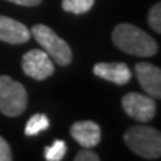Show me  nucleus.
Returning a JSON list of instances; mask_svg holds the SVG:
<instances>
[{"instance_id": "7ed1b4c3", "label": "nucleus", "mask_w": 161, "mask_h": 161, "mask_svg": "<svg viewBox=\"0 0 161 161\" xmlns=\"http://www.w3.org/2000/svg\"><path fill=\"white\" fill-rule=\"evenodd\" d=\"M30 33L33 35L36 42L43 48V51L57 64L67 66V64L72 63L73 54H72L70 46L52 29H49L45 24H36Z\"/></svg>"}, {"instance_id": "20e7f679", "label": "nucleus", "mask_w": 161, "mask_h": 161, "mask_svg": "<svg viewBox=\"0 0 161 161\" xmlns=\"http://www.w3.org/2000/svg\"><path fill=\"white\" fill-rule=\"evenodd\" d=\"M27 91L21 82L11 76H0V114L6 116H18L27 109Z\"/></svg>"}, {"instance_id": "1a4fd4ad", "label": "nucleus", "mask_w": 161, "mask_h": 161, "mask_svg": "<svg viewBox=\"0 0 161 161\" xmlns=\"http://www.w3.org/2000/svg\"><path fill=\"white\" fill-rule=\"evenodd\" d=\"M31 37L30 30L19 21L0 15V40L12 45L29 42Z\"/></svg>"}, {"instance_id": "6e6552de", "label": "nucleus", "mask_w": 161, "mask_h": 161, "mask_svg": "<svg viewBox=\"0 0 161 161\" xmlns=\"http://www.w3.org/2000/svg\"><path fill=\"white\" fill-rule=\"evenodd\" d=\"M70 134L82 148L86 149L96 148L102 139L100 127L94 121H76L70 127Z\"/></svg>"}, {"instance_id": "2eb2a0df", "label": "nucleus", "mask_w": 161, "mask_h": 161, "mask_svg": "<svg viewBox=\"0 0 161 161\" xmlns=\"http://www.w3.org/2000/svg\"><path fill=\"white\" fill-rule=\"evenodd\" d=\"M0 161H12L11 146L2 136H0Z\"/></svg>"}, {"instance_id": "9d476101", "label": "nucleus", "mask_w": 161, "mask_h": 161, "mask_svg": "<svg viewBox=\"0 0 161 161\" xmlns=\"http://www.w3.org/2000/svg\"><path fill=\"white\" fill-rule=\"evenodd\" d=\"M92 73L116 85H125L131 79V70L125 63H97L92 67Z\"/></svg>"}, {"instance_id": "9b49d317", "label": "nucleus", "mask_w": 161, "mask_h": 161, "mask_svg": "<svg viewBox=\"0 0 161 161\" xmlns=\"http://www.w3.org/2000/svg\"><path fill=\"white\" fill-rule=\"evenodd\" d=\"M49 127V119L48 116L43 115V114H36L27 121L25 124V134L27 136H36L39 133L48 130Z\"/></svg>"}, {"instance_id": "ddd939ff", "label": "nucleus", "mask_w": 161, "mask_h": 161, "mask_svg": "<svg viewBox=\"0 0 161 161\" xmlns=\"http://www.w3.org/2000/svg\"><path fill=\"white\" fill-rule=\"evenodd\" d=\"M67 152V146L63 140H55L51 146L45 148V158L48 161H61Z\"/></svg>"}, {"instance_id": "f3484780", "label": "nucleus", "mask_w": 161, "mask_h": 161, "mask_svg": "<svg viewBox=\"0 0 161 161\" xmlns=\"http://www.w3.org/2000/svg\"><path fill=\"white\" fill-rule=\"evenodd\" d=\"M8 2L19 6H37L42 3V0H8Z\"/></svg>"}, {"instance_id": "f8f14e48", "label": "nucleus", "mask_w": 161, "mask_h": 161, "mask_svg": "<svg viewBox=\"0 0 161 161\" xmlns=\"http://www.w3.org/2000/svg\"><path fill=\"white\" fill-rule=\"evenodd\" d=\"M96 0H63L61 6L66 12L70 14H85L94 6Z\"/></svg>"}, {"instance_id": "39448f33", "label": "nucleus", "mask_w": 161, "mask_h": 161, "mask_svg": "<svg viewBox=\"0 0 161 161\" xmlns=\"http://www.w3.org/2000/svg\"><path fill=\"white\" fill-rule=\"evenodd\" d=\"M122 109L127 115L139 122H148L155 116V100L151 96H143L139 92H128L122 97Z\"/></svg>"}, {"instance_id": "f257e3e1", "label": "nucleus", "mask_w": 161, "mask_h": 161, "mask_svg": "<svg viewBox=\"0 0 161 161\" xmlns=\"http://www.w3.org/2000/svg\"><path fill=\"white\" fill-rule=\"evenodd\" d=\"M112 42L122 52L136 57H152L158 51L155 39L133 24H118L112 31Z\"/></svg>"}, {"instance_id": "423d86ee", "label": "nucleus", "mask_w": 161, "mask_h": 161, "mask_svg": "<svg viewBox=\"0 0 161 161\" xmlns=\"http://www.w3.org/2000/svg\"><path fill=\"white\" fill-rule=\"evenodd\" d=\"M54 63L42 49H30L23 57V72L36 80H43L54 75Z\"/></svg>"}, {"instance_id": "4468645a", "label": "nucleus", "mask_w": 161, "mask_h": 161, "mask_svg": "<svg viewBox=\"0 0 161 161\" xmlns=\"http://www.w3.org/2000/svg\"><path fill=\"white\" fill-rule=\"evenodd\" d=\"M148 24L157 33H161V5L155 3L148 14Z\"/></svg>"}, {"instance_id": "dca6fc26", "label": "nucleus", "mask_w": 161, "mask_h": 161, "mask_svg": "<svg viewBox=\"0 0 161 161\" xmlns=\"http://www.w3.org/2000/svg\"><path fill=\"white\" fill-rule=\"evenodd\" d=\"M73 161H100V158H98V155L96 152H92V151L85 148V149H82L78 152V155L75 157Z\"/></svg>"}, {"instance_id": "0eeeda50", "label": "nucleus", "mask_w": 161, "mask_h": 161, "mask_svg": "<svg viewBox=\"0 0 161 161\" xmlns=\"http://www.w3.org/2000/svg\"><path fill=\"white\" fill-rule=\"evenodd\" d=\"M140 86L152 98L161 97V70L151 63H137L134 67Z\"/></svg>"}, {"instance_id": "f03ea898", "label": "nucleus", "mask_w": 161, "mask_h": 161, "mask_svg": "<svg viewBox=\"0 0 161 161\" xmlns=\"http://www.w3.org/2000/svg\"><path fill=\"white\" fill-rule=\"evenodd\" d=\"M124 142L130 149L146 160L161 157V134L158 130L148 125H136L124 134Z\"/></svg>"}]
</instances>
